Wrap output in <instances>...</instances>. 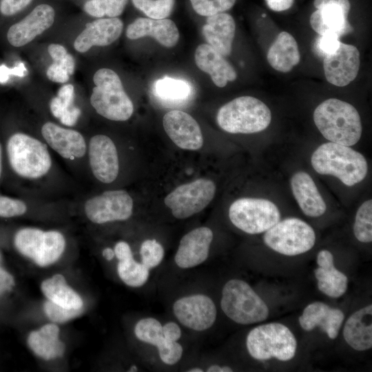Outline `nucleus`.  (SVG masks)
<instances>
[{"label": "nucleus", "mask_w": 372, "mask_h": 372, "mask_svg": "<svg viewBox=\"0 0 372 372\" xmlns=\"http://www.w3.org/2000/svg\"><path fill=\"white\" fill-rule=\"evenodd\" d=\"M314 123L328 141L352 146L360 139L362 126L360 114L350 103L338 99H329L313 112Z\"/></svg>", "instance_id": "f257e3e1"}, {"label": "nucleus", "mask_w": 372, "mask_h": 372, "mask_svg": "<svg viewBox=\"0 0 372 372\" xmlns=\"http://www.w3.org/2000/svg\"><path fill=\"white\" fill-rule=\"evenodd\" d=\"M311 163L320 174L337 177L347 186L363 180L368 165L364 156L349 146L329 142L319 146L313 153Z\"/></svg>", "instance_id": "f03ea898"}, {"label": "nucleus", "mask_w": 372, "mask_h": 372, "mask_svg": "<svg viewBox=\"0 0 372 372\" xmlns=\"http://www.w3.org/2000/svg\"><path fill=\"white\" fill-rule=\"evenodd\" d=\"M219 127L231 134H252L265 130L271 121L269 108L262 101L250 96L236 98L218 110Z\"/></svg>", "instance_id": "7ed1b4c3"}, {"label": "nucleus", "mask_w": 372, "mask_h": 372, "mask_svg": "<svg viewBox=\"0 0 372 372\" xmlns=\"http://www.w3.org/2000/svg\"><path fill=\"white\" fill-rule=\"evenodd\" d=\"M90 103L101 116L112 121L128 120L134 112L132 101L124 90L118 75L109 68L97 70Z\"/></svg>", "instance_id": "20e7f679"}, {"label": "nucleus", "mask_w": 372, "mask_h": 372, "mask_svg": "<svg viewBox=\"0 0 372 372\" xmlns=\"http://www.w3.org/2000/svg\"><path fill=\"white\" fill-rule=\"evenodd\" d=\"M249 355L258 360L276 358L281 361L291 360L296 352L297 342L285 325L272 322L254 327L246 339Z\"/></svg>", "instance_id": "39448f33"}, {"label": "nucleus", "mask_w": 372, "mask_h": 372, "mask_svg": "<svg viewBox=\"0 0 372 372\" xmlns=\"http://www.w3.org/2000/svg\"><path fill=\"white\" fill-rule=\"evenodd\" d=\"M220 307L223 313L240 324L265 320L269 309L250 285L239 279L227 281L222 290Z\"/></svg>", "instance_id": "423d86ee"}, {"label": "nucleus", "mask_w": 372, "mask_h": 372, "mask_svg": "<svg viewBox=\"0 0 372 372\" xmlns=\"http://www.w3.org/2000/svg\"><path fill=\"white\" fill-rule=\"evenodd\" d=\"M6 148L12 169L21 177L38 178L51 167L52 160L45 145L31 136L16 133L8 139Z\"/></svg>", "instance_id": "0eeeda50"}, {"label": "nucleus", "mask_w": 372, "mask_h": 372, "mask_svg": "<svg viewBox=\"0 0 372 372\" xmlns=\"http://www.w3.org/2000/svg\"><path fill=\"white\" fill-rule=\"evenodd\" d=\"M265 244L286 256H296L309 251L315 245L316 234L306 222L297 218L279 220L265 231Z\"/></svg>", "instance_id": "6e6552de"}, {"label": "nucleus", "mask_w": 372, "mask_h": 372, "mask_svg": "<svg viewBox=\"0 0 372 372\" xmlns=\"http://www.w3.org/2000/svg\"><path fill=\"white\" fill-rule=\"evenodd\" d=\"M229 217L239 229L257 234L276 225L280 220V213L277 206L267 199L242 198L231 205Z\"/></svg>", "instance_id": "1a4fd4ad"}, {"label": "nucleus", "mask_w": 372, "mask_h": 372, "mask_svg": "<svg viewBox=\"0 0 372 372\" xmlns=\"http://www.w3.org/2000/svg\"><path fill=\"white\" fill-rule=\"evenodd\" d=\"M17 250L41 267L56 262L63 254L65 240L57 231H43L37 228H23L14 240Z\"/></svg>", "instance_id": "9d476101"}, {"label": "nucleus", "mask_w": 372, "mask_h": 372, "mask_svg": "<svg viewBox=\"0 0 372 372\" xmlns=\"http://www.w3.org/2000/svg\"><path fill=\"white\" fill-rule=\"evenodd\" d=\"M215 192L216 185L212 180L199 178L177 187L167 195L164 203L176 218L184 219L205 208Z\"/></svg>", "instance_id": "9b49d317"}, {"label": "nucleus", "mask_w": 372, "mask_h": 372, "mask_svg": "<svg viewBox=\"0 0 372 372\" xmlns=\"http://www.w3.org/2000/svg\"><path fill=\"white\" fill-rule=\"evenodd\" d=\"M84 210L87 218L96 224L125 220L132 216L133 200L125 190H110L88 199Z\"/></svg>", "instance_id": "f8f14e48"}, {"label": "nucleus", "mask_w": 372, "mask_h": 372, "mask_svg": "<svg viewBox=\"0 0 372 372\" xmlns=\"http://www.w3.org/2000/svg\"><path fill=\"white\" fill-rule=\"evenodd\" d=\"M174 316L184 327L196 331L211 328L217 316V309L210 297L194 293L176 300L172 307Z\"/></svg>", "instance_id": "ddd939ff"}, {"label": "nucleus", "mask_w": 372, "mask_h": 372, "mask_svg": "<svg viewBox=\"0 0 372 372\" xmlns=\"http://www.w3.org/2000/svg\"><path fill=\"white\" fill-rule=\"evenodd\" d=\"M360 64L358 48L340 42L339 48L327 54L323 61L325 77L329 83L338 87L349 85L357 76Z\"/></svg>", "instance_id": "4468645a"}, {"label": "nucleus", "mask_w": 372, "mask_h": 372, "mask_svg": "<svg viewBox=\"0 0 372 372\" xmlns=\"http://www.w3.org/2000/svg\"><path fill=\"white\" fill-rule=\"evenodd\" d=\"M88 156L92 172L96 179L110 183L117 177L119 163L116 147L112 139L103 134L90 141Z\"/></svg>", "instance_id": "2eb2a0df"}, {"label": "nucleus", "mask_w": 372, "mask_h": 372, "mask_svg": "<svg viewBox=\"0 0 372 372\" xmlns=\"http://www.w3.org/2000/svg\"><path fill=\"white\" fill-rule=\"evenodd\" d=\"M164 130L169 138L180 148L197 150L203 145L200 127L189 114L180 110H172L163 118Z\"/></svg>", "instance_id": "dca6fc26"}, {"label": "nucleus", "mask_w": 372, "mask_h": 372, "mask_svg": "<svg viewBox=\"0 0 372 372\" xmlns=\"http://www.w3.org/2000/svg\"><path fill=\"white\" fill-rule=\"evenodd\" d=\"M54 8L48 4H40L8 30L7 38L14 47H21L50 28L54 20Z\"/></svg>", "instance_id": "f3484780"}, {"label": "nucleus", "mask_w": 372, "mask_h": 372, "mask_svg": "<svg viewBox=\"0 0 372 372\" xmlns=\"http://www.w3.org/2000/svg\"><path fill=\"white\" fill-rule=\"evenodd\" d=\"M213 232L207 227H200L186 234L180 240L174 256L176 265L189 269L203 263L209 256Z\"/></svg>", "instance_id": "a211bd4d"}, {"label": "nucleus", "mask_w": 372, "mask_h": 372, "mask_svg": "<svg viewBox=\"0 0 372 372\" xmlns=\"http://www.w3.org/2000/svg\"><path fill=\"white\" fill-rule=\"evenodd\" d=\"M123 21L116 17L99 19L86 24L74 42L75 50L85 52L93 46H106L121 34Z\"/></svg>", "instance_id": "6ab92c4d"}, {"label": "nucleus", "mask_w": 372, "mask_h": 372, "mask_svg": "<svg viewBox=\"0 0 372 372\" xmlns=\"http://www.w3.org/2000/svg\"><path fill=\"white\" fill-rule=\"evenodd\" d=\"M41 134L49 146L65 158H81L85 154V141L76 130L48 122L42 126Z\"/></svg>", "instance_id": "aec40b11"}, {"label": "nucleus", "mask_w": 372, "mask_h": 372, "mask_svg": "<svg viewBox=\"0 0 372 372\" xmlns=\"http://www.w3.org/2000/svg\"><path fill=\"white\" fill-rule=\"evenodd\" d=\"M344 318L343 312L331 308L322 302H314L307 305L299 317V323L304 331H310L320 327L331 339H335Z\"/></svg>", "instance_id": "412c9836"}, {"label": "nucleus", "mask_w": 372, "mask_h": 372, "mask_svg": "<svg viewBox=\"0 0 372 372\" xmlns=\"http://www.w3.org/2000/svg\"><path fill=\"white\" fill-rule=\"evenodd\" d=\"M126 36L130 39L151 37L162 45L172 48L178 41L179 32L175 23L170 19L140 17L127 26Z\"/></svg>", "instance_id": "4be33fe9"}, {"label": "nucleus", "mask_w": 372, "mask_h": 372, "mask_svg": "<svg viewBox=\"0 0 372 372\" xmlns=\"http://www.w3.org/2000/svg\"><path fill=\"white\" fill-rule=\"evenodd\" d=\"M194 59L198 68L209 74L214 83L219 87H225L237 77L236 70L224 56L207 43L196 48Z\"/></svg>", "instance_id": "5701e85b"}, {"label": "nucleus", "mask_w": 372, "mask_h": 372, "mask_svg": "<svg viewBox=\"0 0 372 372\" xmlns=\"http://www.w3.org/2000/svg\"><path fill=\"white\" fill-rule=\"evenodd\" d=\"M291 187L302 212L311 217L322 216L327 205L311 176L305 172H298L291 178Z\"/></svg>", "instance_id": "b1692460"}, {"label": "nucleus", "mask_w": 372, "mask_h": 372, "mask_svg": "<svg viewBox=\"0 0 372 372\" xmlns=\"http://www.w3.org/2000/svg\"><path fill=\"white\" fill-rule=\"evenodd\" d=\"M349 10L337 4L320 7L310 17L313 30L320 36L330 34L338 38L353 30L347 20Z\"/></svg>", "instance_id": "393cba45"}, {"label": "nucleus", "mask_w": 372, "mask_h": 372, "mask_svg": "<svg viewBox=\"0 0 372 372\" xmlns=\"http://www.w3.org/2000/svg\"><path fill=\"white\" fill-rule=\"evenodd\" d=\"M202 32L207 44L224 56L231 54L236 24L230 14L221 12L207 17Z\"/></svg>", "instance_id": "a878e982"}, {"label": "nucleus", "mask_w": 372, "mask_h": 372, "mask_svg": "<svg viewBox=\"0 0 372 372\" xmlns=\"http://www.w3.org/2000/svg\"><path fill=\"white\" fill-rule=\"evenodd\" d=\"M317 264L314 274L318 289L331 298L342 296L347 289L348 278L335 267L332 254L326 249L319 251Z\"/></svg>", "instance_id": "bb28decb"}, {"label": "nucleus", "mask_w": 372, "mask_h": 372, "mask_svg": "<svg viewBox=\"0 0 372 372\" xmlns=\"http://www.w3.org/2000/svg\"><path fill=\"white\" fill-rule=\"evenodd\" d=\"M372 305L353 313L347 320L343 336L353 349L364 351L372 347Z\"/></svg>", "instance_id": "cd10ccee"}, {"label": "nucleus", "mask_w": 372, "mask_h": 372, "mask_svg": "<svg viewBox=\"0 0 372 372\" xmlns=\"http://www.w3.org/2000/svg\"><path fill=\"white\" fill-rule=\"evenodd\" d=\"M267 59L276 71L290 72L300 60L298 45L294 37L287 32H280L270 46Z\"/></svg>", "instance_id": "c85d7f7f"}, {"label": "nucleus", "mask_w": 372, "mask_h": 372, "mask_svg": "<svg viewBox=\"0 0 372 372\" xmlns=\"http://www.w3.org/2000/svg\"><path fill=\"white\" fill-rule=\"evenodd\" d=\"M59 329L54 324H48L32 331L28 338L30 349L39 357L49 360L61 357L65 344L59 338Z\"/></svg>", "instance_id": "c756f323"}, {"label": "nucleus", "mask_w": 372, "mask_h": 372, "mask_svg": "<svg viewBox=\"0 0 372 372\" xmlns=\"http://www.w3.org/2000/svg\"><path fill=\"white\" fill-rule=\"evenodd\" d=\"M41 289L51 302L67 309H81L83 300L80 296L70 287L61 274H56L45 280Z\"/></svg>", "instance_id": "7c9ffc66"}, {"label": "nucleus", "mask_w": 372, "mask_h": 372, "mask_svg": "<svg viewBox=\"0 0 372 372\" xmlns=\"http://www.w3.org/2000/svg\"><path fill=\"white\" fill-rule=\"evenodd\" d=\"M117 273L121 280L131 287H140L148 280L149 269L132 257L118 260Z\"/></svg>", "instance_id": "2f4dec72"}, {"label": "nucleus", "mask_w": 372, "mask_h": 372, "mask_svg": "<svg viewBox=\"0 0 372 372\" xmlns=\"http://www.w3.org/2000/svg\"><path fill=\"white\" fill-rule=\"evenodd\" d=\"M136 338L141 342L159 347L165 340L163 324L154 318H144L138 320L134 329Z\"/></svg>", "instance_id": "473e14b6"}, {"label": "nucleus", "mask_w": 372, "mask_h": 372, "mask_svg": "<svg viewBox=\"0 0 372 372\" xmlns=\"http://www.w3.org/2000/svg\"><path fill=\"white\" fill-rule=\"evenodd\" d=\"M154 89L163 99L180 101L190 94L192 87L185 81L166 76L156 82Z\"/></svg>", "instance_id": "72a5a7b5"}, {"label": "nucleus", "mask_w": 372, "mask_h": 372, "mask_svg": "<svg viewBox=\"0 0 372 372\" xmlns=\"http://www.w3.org/2000/svg\"><path fill=\"white\" fill-rule=\"evenodd\" d=\"M353 233L360 242L372 241V200L364 202L358 208L353 225Z\"/></svg>", "instance_id": "f704fd0d"}, {"label": "nucleus", "mask_w": 372, "mask_h": 372, "mask_svg": "<svg viewBox=\"0 0 372 372\" xmlns=\"http://www.w3.org/2000/svg\"><path fill=\"white\" fill-rule=\"evenodd\" d=\"M128 0H89L83 6L86 13L101 18L107 15L110 18L116 17L122 14Z\"/></svg>", "instance_id": "c9c22d12"}, {"label": "nucleus", "mask_w": 372, "mask_h": 372, "mask_svg": "<svg viewBox=\"0 0 372 372\" xmlns=\"http://www.w3.org/2000/svg\"><path fill=\"white\" fill-rule=\"evenodd\" d=\"M134 6L149 18L163 19L169 16L175 0H132Z\"/></svg>", "instance_id": "e433bc0d"}, {"label": "nucleus", "mask_w": 372, "mask_h": 372, "mask_svg": "<svg viewBox=\"0 0 372 372\" xmlns=\"http://www.w3.org/2000/svg\"><path fill=\"white\" fill-rule=\"evenodd\" d=\"M164 255L163 246L155 239L145 240L141 245V262L149 269L158 266L163 260Z\"/></svg>", "instance_id": "4c0bfd02"}, {"label": "nucleus", "mask_w": 372, "mask_h": 372, "mask_svg": "<svg viewBox=\"0 0 372 372\" xmlns=\"http://www.w3.org/2000/svg\"><path fill=\"white\" fill-rule=\"evenodd\" d=\"M236 0H190L194 11L201 16L209 17L223 12L233 7Z\"/></svg>", "instance_id": "58836bf2"}, {"label": "nucleus", "mask_w": 372, "mask_h": 372, "mask_svg": "<svg viewBox=\"0 0 372 372\" xmlns=\"http://www.w3.org/2000/svg\"><path fill=\"white\" fill-rule=\"evenodd\" d=\"M43 309L46 316L52 321L58 323L65 322L80 316L83 311V307L77 309H67L61 307L50 300H48L44 303Z\"/></svg>", "instance_id": "ea45409f"}, {"label": "nucleus", "mask_w": 372, "mask_h": 372, "mask_svg": "<svg viewBox=\"0 0 372 372\" xmlns=\"http://www.w3.org/2000/svg\"><path fill=\"white\" fill-rule=\"evenodd\" d=\"M157 349L161 360L167 365L176 364L181 359L183 353V349L180 343L167 339H165Z\"/></svg>", "instance_id": "a19ab883"}, {"label": "nucleus", "mask_w": 372, "mask_h": 372, "mask_svg": "<svg viewBox=\"0 0 372 372\" xmlns=\"http://www.w3.org/2000/svg\"><path fill=\"white\" fill-rule=\"evenodd\" d=\"M27 207L24 202L18 199L0 196V216L10 218L24 214Z\"/></svg>", "instance_id": "79ce46f5"}, {"label": "nucleus", "mask_w": 372, "mask_h": 372, "mask_svg": "<svg viewBox=\"0 0 372 372\" xmlns=\"http://www.w3.org/2000/svg\"><path fill=\"white\" fill-rule=\"evenodd\" d=\"M32 0H0V12L5 17L17 14L27 7Z\"/></svg>", "instance_id": "37998d69"}, {"label": "nucleus", "mask_w": 372, "mask_h": 372, "mask_svg": "<svg viewBox=\"0 0 372 372\" xmlns=\"http://www.w3.org/2000/svg\"><path fill=\"white\" fill-rule=\"evenodd\" d=\"M340 41L339 38L334 35H323L318 39L317 46L320 52L325 56L336 51L339 48Z\"/></svg>", "instance_id": "c03bdc74"}, {"label": "nucleus", "mask_w": 372, "mask_h": 372, "mask_svg": "<svg viewBox=\"0 0 372 372\" xmlns=\"http://www.w3.org/2000/svg\"><path fill=\"white\" fill-rule=\"evenodd\" d=\"M68 73L56 62L52 63L47 70L48 78L56 83H65L69 80Z\"/></svg>", "instance_id": "a18cd8bd"}, {"label": "nucleus", "mask_w": 372, "mask_h": 372, "mask_svg": "<svg viewBox=\"0 0 372 372\" xmlns=\"http://www.w3.org/2000/svg\"><path fill=\"white\" fill-rule=\"evenodd\" d=\"M57 96L66 108L72 106L74 98V87L71 84L64 85L58 91Z\"/></svg>", "instance_id": "49530a36"}, {"label": "nucleus", "mask_w": 372, "mask_h": 372, "mask_svg": "<svg viewBox=\"0 0 372 372\" xmlns=\"http://www.w3.org/2000/svg\"><path fill=\"white\" fill-rule=\"evenodd\" d=\"M163 335L170 341H178L182 335L180 327L174 322H167L163 325Z\"/></svg>", "instance_id": "de8ad7c7"}, {"label": "nucleus", "mask_w": 372, "mask_h": 372, "mask_svg": "<svg viewBox=\"0 0 372 372\" xmlns=\"http://www.w3.org/2000/svg\"><path fill=\"white\" fill-rule=\"evenodd\" d=\"M81 110L76 107L72 106L68 109L59 118L61 123L67 126H72L76 123Z\"/></svg>", "instance_id": "09e8293b"}, {"label": "nucleus", "mask_w": 372, "mask_h": 372, "mask_svg": "<svg viewBox=\"0 0 372 372\" xmlns=\"http://www.w3.org/2000/svg\"><path fill=\"white\" fill-rule=\"evenodd\" d=\"M114 255L118 260L133 256L130 245L124 241L118 242L114 246Z\"/></svg>", "instance_id": "8fccbe9b"}, {"label": "nucleus", "mask_w": 372, "mask_h": 372, "mask_svg": "<svg viewBox=\"0 0 372 372\" xmlns=\"http://www.w3.org/2000/svg\"><path fill=\"white\" fill-rule=\"evenodd\" d=\"M14 284L12 276L0 267V296L9 291Z\"/></svg>", "instance_id": "3c124183"}, {"label": "nucleus", "mask_w": 372, "mask_h": 372, "mask_svg": "<svg viewBox=\"0 0 372 372\" xmlns=\"http://www.w3.org/2000/svg\"><path fill=\"white\" fill-rule=\"evenodd\" d=\"M48 53L54 62H60L68 54L65 48L59 44L52 43L48 46Z\"/></svg>", "instance_id": "603ef678"}, {"label": "nucleus", "mask_w": 372, "mask_h": 372, "mask_svg": "<svg viewBox=\"0 0 372 372\" xmlns=\"http://www.w3.org/2000/svg\"><path fill=\"white\" fill-rule=\"evenodd\" d=\"M24 71H25V68L22 63L13 68V70L8 69L5 65H1L0 66V82H6L9 77L8 74H14L22 76L24 75Z\"/></svg>", "instance_id": "864d4df0"}, {"label": "nucleus", "mask_w": 372, "mask_h": 372, "mask_svg": "<svg viewBox=\"0 0 372 372\" xmlns=\"http://www.w3.org/2000/svg\"><path fill=\"white\" fill-rule=\"evenodd\" d=\"M268 7L276 12L284 11L291 7L293 0H265Z\"/></svg>", "instance_id": "5fc2aeb1"}, {"label": "nucleus", "mask_w": 372, "mask_h": 372, "mask_svg": "<svg viewBox=\"0 0 372 372\" xmlns=\"http://www.w3.org/2000/svg\"><path fill=\"white\" fill-rule=\"evenodd\" d=\"M50 107L52 114L56 118H60L63 113L69 108H66L59 97H54L50 102Z\"/></svg>", "instance_id": "6e6d98bb"}, {"label": "nucleus", "mask_w": 372, "mask_h": 372, "mask_svg": "<svg viewBox=\"0 0 372 372\" xmlns=\"http://www.w3.org/2000/svg\"><path fill=\"white\" fill-rule=\"evenodd\" d=\"M327 4H337L348 10H350L351 8V4L349 0H314L313 2L314 6L317 9Z\"/></svg>", "instance_id": "4d7b16f0"}, {"label": "nucleus", "mask_w": 372, "mask_h": 372, "mask_svg": "<svg viewBox=\"0 0 372 372\" xmlns=\"http://www.w3.org/2000/svg\"><path fill=\"white\" fill-rule=\"evenodd\" d=\"M58 63H59L62 68L68 73L69 75H72L74 70V60L73 56L67 54L66 56Z\"/></svg>", "instance_id": "13d9d810"}, {"label": "nucleus", "mask_w": 372, "mask_h": 372, "mask_svg": "<svg viewBox=\"0 0 372 372\" xmlns=\"http://www.w3.org/2000/svg\"><path fill=\"white\" fill-rule=\"evenodd\" d=\"M207 372H231L232 369L227 366H220L218 364H213L207 369Z\"/></svg>", "instance_id": "bf43d9fd"}, {"label": "nucleus", "mask_w": 372, "mask_h": 372, "mask_svg": "<svg viewBox=\"0 0 372 372\" xmlns=\"http://www.w3.org/2000/svg\"><path fill=\"white\" fill-rule=\"evenodd\" d=\"M103 256L107 260H111L114 255V251L112 249L107 247L103 250Z\"/></svg>", "instance_id": "052dcab7"}, {"label": "nucleus", "mask_w": 372, "mask_h": 372, "mask_svg": "<svg viewBox=\"0 0 372 372\" xmlns=\"http://www.w3.org/2000/svg\"><path fill=\"white\" fill-rule=\"evenodd\" d=\"M188 372H203V369L199 367H193L187 370Z\"/></svg>", "instance_id": "680f3d73"}, {"label": "nucleus", "mask_w": 372, "mask_h": 372, "mask_svg": "<svg viewBox=\"0 0 372 372\" xmlns=\"http://www.w3.org/2000/svg\"><path fill=\"white\" fill-rule=\"evenodd\" d=\"M2 163H1V145L0 144V178L1 175Z\"/></svg>", "instance_id": "e2e57ef3"}, {"label": "nucleus", "mask_w": 372, "mask_h": 372, "mask_svg": "<svg viewBox=\"0 0 372 372\" xmlns=\"http://www.w3.org/2000/svg\"><path fill=\"white\" fill-rule=\"evenodd\" d=\"M137 371H138V367L135 365L132 366L128 370V371H131V372Z\"/></svg>", "instance_id": "0e129e2a"}, {"label": "nucleus", "mask_w": 372, "mask_h": 372, "mask_svg": "<svg viewBox=\"0 0 372 372\" xmlns=\"http://www.w3.org/2000/svg\"><path fill=\"white\" fill-rule=\"evenodd\" d=\"M0 261H1V255H0Z\"/></svg>", "instance_id": "69168bd1"}]
</instances>
